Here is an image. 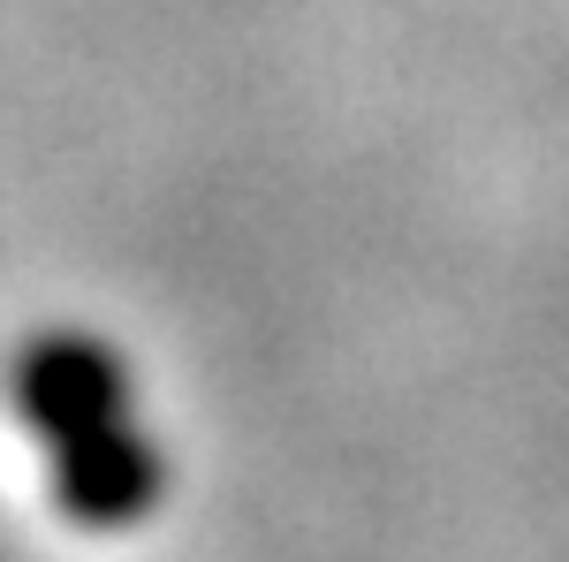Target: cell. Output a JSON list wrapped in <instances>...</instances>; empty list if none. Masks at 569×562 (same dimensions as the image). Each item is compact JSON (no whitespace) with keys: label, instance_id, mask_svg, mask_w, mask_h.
Segmentation results:
<instances>
[{"label":"cell","instance_id":"obj_1","mask_svg":"<svg viewBox=\"0 0 569 562\" xmlns=\"http://www.w3.org/2000/svg\"><path fill=\"white\" fill-rule=\"evenodd\" d=\"M8 403L39 441H77L91 426L130 418V365L114 343H99L84 327H46L16 343Z\"/></svg>","mask_w":569,"mask_h":562},{"label":"cell","instance_id":"obj_2","mask_svg":"<svg viewBox=\"0 0 569 562\" xmlns=\"http://www.w3.org/2000/svg\"><path fill=\"white\" fill-rule=\"evenodd\" d=\"M53 510L69 524H84V532H122L137 524L152 502H160V486H168V464H160V448L130 426V418H114V426H91L77 441H53Z\"/></svg>","mask_w":569,"mask_h":562}]
</instances>
